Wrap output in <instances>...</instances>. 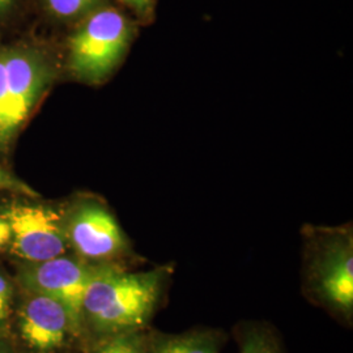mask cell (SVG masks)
Masks as SVG:
<instances>
[{
    "label": "cell",
    "instance_id": "9c48e42d",
    "mask_svg": "<svg viewBox=\"0 0 353 353\" xmlns=\"http://www.w3.org/2000/svg\"><path fill=\"white\" fill-rule=\"evenodd\" d=\"M145 353H220L227 334L220 328L196 327L168 334L147 328Z\"/></svg>",
    "mask_w": 353,
    "mask_h": 353
},
{
    "label": "cell",
    "instance_id": "ba28073f",
    "mask_svg": "<svg viewBox=\"0 0 353 353\" xmlns=\"http://www.w3.org/2000/svg\"><path fill=\"white\" fill-rule=\"evenodd\" d=\"M32 294L20 316L21 336L36 352H55L70 336H77L71 316L59 301L45 294Z\"/></svg>",
    "mask_w": 353,
    "mask_h": 353
},
{
    "label": "cell",
    "instance_id": "8992f818",
    "mask_svg": "<svg viewBox=\"0 0 353 353\" xmlns=\"http://www.w3.org/2000/svg\"><path fill=\"white\" fill-rule=\"evenodd\" d=\"M65 234L76 255L90 263H113L127 252V241L113 214L99 203L85 202L64 217Z\"/></svg>",
    "mask_w": 353,
    "mask_h": 353
},
{
    "label": "cell",
    "instance_id": "8fae6325",
    "mask_svg": "<svg viewBox=\"0 0 353 353\" xmlns=\"http://www.w3.org/2000/svg\"><path fill=\"white\" fill-rule=\"evenodd\" d=\"M145 332L147 328L103 338L94 353H145Z\"/></svg>",
    "mask_w": 353,
    "mask_h": 353
},
{
    "label": "cell",
    "instance_id": "277c9868",
    "mask_svg": "<svg viewBox=\"0 0 353 353\" xmlns=\"http://www.w3.org/2000/svg\"><path fill=\"white\" fill-rule=\"evenodd\" d=\"M99 263L65 254L45 262L32 263L21 271L20 280L32 293L49 296L59 301L71 316L76 334L83 331V303Z\"/></svg>",
    "mask_w": 353,
    "mask_h": 353
},
{
    "label": "cell",
    "instance_id": "4fadbf2b",
    "mask_svg": "<svg viewBox=\"0 0 353 353\" xmlns=\"http://www.w3.org/2000/svg\"><path fill=\"white\" fill-rule=\"evenodd\" d=\"M0 191H13L28 196H37V192L23 181L0 168Z\"/></svg>",
    "mask_w": 353,
    "mask_h": 353
},
{
    "label": "cell",
    "instance_id": "e0dca14e",
    "mask_svg": "<svg viewBox=\"0 0 353 353\" xmlns=\"http://www.w3.org/2000/svg\"><path fill=\"white\" fill-rule=\"evenodd\" d=\"M12 3L13 0H0V12L6 11L7 8H10Z\"/></svg>",
    "mask_w": 353,
    "mask_h": 353
},
{
    "label": "cell",
    "instance_id": "52a82bcc",
    "mask_svg": "<svg viewBox=\"0 0 353 353\" xmlns=\"http://www.w3.org/2000/svg\"><path fill=\"white\" fill-rule=\"evenodd\" d=\"M7 100L3 118V150L11 144L50 80L48 64L29 50H6Z\"/></svg>",
    "mask_w": 353,
    "mask_h": 353
},
{
    "label": "cell",
    "instance_id": "9a60e30c",
    "mask_svg": "<svg viewBox=\"0 0 353 353\" xmlns=\"http://www.w3.org/2000/svg\"><path fill=\"white\" fill-rule=\"evenodd\" d=\"M135 12L145 17L150 16L153 10V0H121Z\"/></svg>",
    "mask_w": 353,
    "mask_h": 353
},
{
    "label": "cell",
    "instance_id": "7c38bea8",
    "mask_svg": "<svg viewBox=\"0 0 353 353\" xmlns=\"http://www.w3.org/2000/svg\"><path fill=\"white\" fill-rule=\"evenodd\" d=\"M99 3L100 0H45L48 10L54 16L64 20L88 14Z\"/></svg>",
    "mask_w": 353,
    "mask_h": 353
},
{
    "label": "cell",
    "instance_id": "5bb4252c",
    "mask_svg": "<svg viewBox=\"0 0 353 353\" xmlns=\"http://www.w3.org/2000/svg\"><path fill=\"white\" fill-rule=\"evenodd\" d=\"M7 100V64H6V50H0V150H3L1 131H3V118Z\"/></svg>",
    "mask_w": 353,
    "mask_h": 353
},
{
    "label": "cell",
    "instance_id": "3957f363",
    "mask_svg": "<svg viewBox=\"0 0 353 353\" xmlns=\"http://www.w3.org/2000/svg\"><path fill=\"white\" fill-rule=\"evenodd\" d=\"M132 26L121 11L106 7L88 13L70 38V67L85 81H100L125 55Z\"/></svg>",
    "mask_w": 353,
    "mask_h": 353
},
{
    "label": "cell",
    "instance_id": "5b68a950",
    "mask_svg": "<svg viewBox=\"0 0 353 353\" xmlns=\"http://www.w3.org/2000/svg\"><path fill=\"white\" fill-rule=\"evenodd\" d=\"M3 216L11 227L13 252L28 262H45L68 250L64 217L50 207L11 205Z\"/></svg>",
    "mask_w": 353,
    "mask_h": 353
},
{
    "label": "cell",
    "instance_id": "ac0fdd59",
    "mask_svg": "<svg viewBox=\"0 0 353 353\" xmlns=\"http://www.w3.org/2000/svg\"><path fill=\"white\" fill-rule=\"evenodd\" d=\"M6 316H7V314H4V313L0 310V322H1V321H4V319H6Z\"/></svg>",
    "mask_w": 353,
    "mask_h": 353
},
{
    "label": "cell",
    "instance_id": "6da1fadb",
    "mask_svg": "<svg viewBox=\"0 0 353 353\" xmlns=\"http://www.w3.org/2000/svg\"><path fill=\"white\" fill-rule=\"evenodd\" d=\"M170 274V267L130 272L113 263L97 265L84 296L83 326L100 339L148 328Z\"/></svg>",
    "mask_w": 353,
    "mask_h": 353
},
{
    "label": "cell",
    "instance_id": "7a4b0ae2",
    "mask_svg": "<svg viewBox=\"0 0 353 353\" xmlns=\"http://www.w3.org/2000/svg\"><path fill=\"white\" fill-rule=\"evenodd\" d=\"M303 256V296L347 326L353 318V243L348 229H316Z\"/></svg>",
    "mask_w": 353,
    "mask_h": 353
},
{
    "label": "cell",
    "instance_id": "30bf717a",
    "mask_svg": "<svg viewBox=\"0 0 353 353\" xmlns=\"http://www.w3.org/2000/svg\"><path fill=\"white\" fill-rule=\"evenodd\" d=\"M240 353H285L278 332L265 322H243L234 328Z\"/></svg>",
    "mask_w": 353,
    "mask_h": 353
},
{
    "label": "cell",
    "instance_id": "2e32d148",
    "mask_svg": "<svg viewBox=\"0 0 353 353\" xmlns=\"http://www.w3.org/2000/svg\"><path fill=\"white\" fill-rule=\"evenodd\" d=\"M10 242H11V227L7 219L1 214L0 216V252H3Z\"/></svg>",
    "mask_w": 353,
    "mask_h": 353
}]
</instances>
